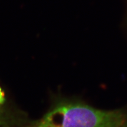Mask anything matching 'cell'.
<instances>
[{
  "label": "cell",
  "instance_id": "cell-1",
  "mask_svg": "<svg viewBox=\"0 0 127 127\" xmlns=\"http://www.w3.org/2000/svg\"><path fill=\"white\" fill-rule=\"evenodd\" d=\"M26 127H127V113L122 109L105 110L65 102Z\"/></svg>",
  "mask_w": 127,
  "mask_h": 127
},
{
  "label": "cell",
  "instance_id": "cell-2",
  "mask_svg": "<svg viewBox=\"0 0 127 127\" xmlns=\"http://www.w3.org/2000/svg\"><path fill=\"white\" fill-rule=\"evenodd\" d=\"M5 101V95L4 92L0 88V104L2 105Z\"/></svg>",
  "mask_w": 127,
  "mask_h": 127
},
{
  "label": "cell",
  "instance_id": "cell-3",
  "mask_svg": "<svg viewBox=\"0 0 127 127\" xmlns=\"http://www.w3.org/2000/svg\"><path fill=\"white\" fill-rule=\"evenodd\" d=\"M1 105H2L0 104V125L1 124V123H2V110H1Z\"/></svg>",
  "mask_w": 127,
  "mask_h": 127
}]
</instances>
